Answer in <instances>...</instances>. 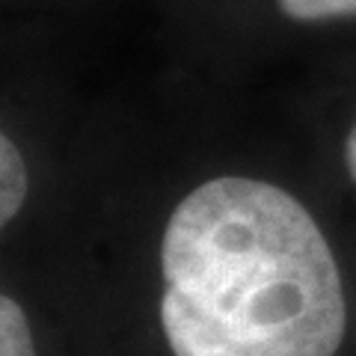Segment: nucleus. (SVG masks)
<instances>
[{
	"label": "nucleus",
	"mask_w": 356,
	"mask_h": 356,
	"mask_svg": "<svg viewBox=\"0 0 356 356\" xmlns=\"http://www.w3.org/2000/svg\"><path fill=\"white\" fill-rule=\"evenodd\" d=\"M158 321L172 356H336L348 332L339 261L280 184L220 175L161 235Z\"/></svg>",
	"instance_id": "nucleus-1"
},
{
	"label": "nucleus",
	"mask_w": 356,
	"mask_h": 356,
	"mask_svg": "<svg viewBox=\"0 0 356 356\" xmlns=\"http://www.w3.org/2000/svg\"><path fill=\"white\" fill-rule=\"evenodd\" d=\"M30 191V175L24 154L15 146V140L3 134L0 137V222L9 226L18 211L24 208V199Z\"/></svg>",
	"instance_id": "nucleus-2"
},
{
	"label": "nucleus",
	"mask_w": 356,
	"mask_h": 356,
	"mask_svg": "<svg viewBox=\"0 0 356 356\" xmlns=\"http://www.w3.org/2000/svg\"><path fill=\"white\" fill-rule=\"evenodd\" d=\"M0 356H36L30 318L13 294L0 297Z\"/></svg>",
	"instance_id": "nucleus-3"
},
{
	"label": "nucleus",
	"mask_w": 356,
	"mask_h": 356,
	"mask_svg": "<svg viewBox=\"0 0 356 356\" xmlns=\"http://www.w3.org/2000/svg\"><path fill=\"white\" fill-rule=\"evenodd\" d=\"M291 21H330L356 15V0H276Z\"/></svg>",
	"instance_id": "nucleus-4"
},
{
	"label": "nucleus",
	"mask_w": 356,
	"mask_h": 356,
	"mask_svg": "<svg viewBox=\"0 0 356 356\" xmlns=\"http://www.w3.org/2000/svg\"><path fill=\"white\" fill-rule=\"evenodd\" d=\"M344 163H348V172L353 178V184H356V125L350 128L348 140H344Z\"/></svg>",
	"instance_id": "nucleus-5"
}]
</instances>
